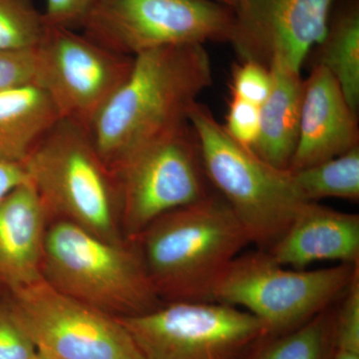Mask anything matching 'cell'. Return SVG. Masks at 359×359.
Wrapping results in <instances>:
<instances>
[{
	"mask_svg": "<svg viewBox=\"0 0 359 359\" xmlns=\"http://www.w3.org/2000/svg\"><path fill=\"white\" fill-rule=\"evenodd\" d=\"M212 81L204 44L160 47L135 56L128 76L87 130L114 170L137 150L188 123L198 97Z\"/></svg>",
	"mask_w": 359,
	"mask_h": 359,
	"instance_id": "6da1fadb",
	"label": "cell"
},
{
	"mask_svg": "<svg viewBox=\"0 0 359 359\" xmlns=\"http://www.w3.org/2000/svg\"><path fill=\"white\" fill-rule=\"evenodd\" d=\"M132 242L156 294L167 302H214L222 276L250 244L235 212L212 194L163 215Z\"/></svg>",
	"mask_w": 359,
	"mask_h": 359,
	"instance_id": "7a4b0ae2",
	"label": "cell"
},
{
	"mask_svg": "<svg viewBox=\"0 0 359 359\" xmlns=\"http://www.w3.org/2000/svg\"><path fill=\"white\" fill-rule=\"evenodd\" d=\"M23 166L49 217L70 222L110 243L127 242L120 222L117 179L84 125L60 118Z\"/></svg>",
	"mask_w": 359,
	"mask_h": 359,
	"instance_id": "3957f363",
	"label": "cell"
},
{
	"mask_svg": "<svg viewBox=\"0 0 359 359\" xmlns=\"http://www.w3.org/2000/svg\"><path fill=\"white\" fill-rule=\"evenodd\" d=\"M188 121L208 180L244 226L250 244L268 252L308 203L292 172L273 166L231 138L203 104H194Z\"/></svg>",
	"mask_w": 359,
	"mask_h": 359,
	"instance_id": "277c9868",
	"label": "cell"
},
{
	"mask_svg": "<svg viewBox=\"0 0 359 359\" xmlns=\"http://www.w3.org/2000/svg\"><path fill=\"white\" fill-rule=\"evenodd\" d=\"M41 271L53 289L114 318L163 304L135 245L108 242L65 219L47 228Z\"/></svg>",
	"mask_w": 359,
	"mask_h": 359,
	"instance_id": "5b68a950",
	"label": "cell"
},
{
	"mask_svg": "<svg viewBox=\"0 0 359 359\" xmlns=\"http://www.w3.org/2000/svg\"><path fill=\"white\" fill-rule=\"evenodd\" d=\"M359 264L295 269L280 266L266 250L238 255L214 292V302L256 316L268 337L287 334L332 306L351 285Z\"/></svg>",
	"mask_w": 359,
	"mask_h": 359,
	"instance_id": "8992f818",
	"label": "cell"
},
{
	"mask_svg": "<svg viewBox=\"0 0 359 359\" xmlns=\"http://www.w3.org/2000/svg\"><path fill=\"white\" fill-rule=\"evenodd\" d=\"M118 320L143 359H248L268 337L256 316L217 302H167Z\"/></svg>",
	"mask_w": 359,
	"mask_h": 359,
	"instance_id": "52a82bcc",
	"label": "cell"
},
{
	"mask_svg": "<svg viewBox=\"0 0 359 359\" xmlns=\"http://www.w3.org/2000/svg\"><path fill=\"white\" fill-rule=\"evenodd\" d=\"M113 172L127 241L163 215L210 195L199 144L189 122L139 149Z\"/></svg>",
	"mask_w": 359,
	"mask_h": 359,
	"instance_id": "ba28073f",
	"label": "cell"
},
{
	"mask_svg": "<svg viewBox=\"0 0 359 359\" xmlns=\"http://www.w3.org/2000/svg\"><path fill=\"white\" fill-rule=\"evenodd\" d=\"M233 9L212 0H97L83 34L101 46L135 57L181 44L229 41Z\"/></svg>",
	"mask_w": 359,
	"mask_h": 359,
	"instance_id": "9c48e42d",
	"label": "cell"
},
{
	"mask_svg": "<svg viewBox=\"0 0 359 359\" xmlns=\"http://www.w3.org/2000/svg\"><path fill=\"white\" fill-rule=\"evenodd\" d=\"M11 306L40 356L49 359H143L121 321L43 280L11 294Z\"/></svg>",
	"mask_w": 359,
	"mask_h": 359,
	"instance_id": "30bf717a",
	"label": "cell"
},
{
	"mask_svg": "<svg viewBox=\"0 0 359 359\" xmlns=\"http://www.w3.org/2000/svg\"><path fill=\"white\" fill-rule=\"evenodd\" d=\"M35 58V84L49 96L60 118L85 127L128 76L134 60L83 33L49 25Z\"/></svg>",
	"mask_w": 359,
	"mask_h": 359,
	"instance_id": "8fae6325",
	"label": "cell"
},
{
	"mask_svg": "<svg viewBox=\"0 0 359 359\" xmlns=\"http://www.w3.org/2000/svg\"><path fill=\"white\" fill-rule=\"evenodd\" d=\"M337 0H237L229 41L241 61L301 71Z\"/></svg>",
	"mask_w": 359,
	"mask_h": 359,
	"instance_id": "7c38bea8",
	"label": "cell"
},
{
	"mask_svg": "<svg viewBox=\"0 0 359 359\" xmlns=\"http://www.w3.org/2000/svg\"><path fill=\"white\" fill-rule=\"evenodd\" d=\"M359 146L358 112L325 68L314 65L304 80L299 141L290 172L337 157Z\"/></svg>",
	"mask_w": 359,
	"mask_h": 359,
	"instance_id": "4fadbf2b",
	"label": "cell"
},
{
	"mask_svg": "<svg viewBox=\"0 0 359 359\" xmlns=\"http://www.w3.org/2000/svg\"><path fill=\"white\" fill-rule=\"evenodd\" d=\"M48 212L29 181L0 201V285L9 294L41 282Z\"/></svg>",
	"mask_w": 359,
	"mask_h": 359,
	"instance_id": "5bb4252c",
	"label": "cell"
},
{
	"mask_svg": "<svg viewBox=\"0 0 359 359\" xmlns=\"http://www.w3.org/2000/svg\"><path fill=\"white\" fill-rule=\"evenodd\" d=\"M268 252L280 266L295 269L320 261L359 264V216L306 203Z\"/></svg>",
	"mask_w": 359,
	"mask_h": 359,
	"instance_id": "9a60e30c",
	"label": "cell"
},
{
	"mask_svg": "<svg viewBox=\"0 0 359 359\" xmlns=\"http://www.w3.org/2000/svg\"><path fill=\"white\" fill-rule=\"evenodd\" d=\"M269 70L273 88L259 107V131L252 150L273 166L289 170L299 141L304 79L301 71L283 65Z\"/></svg>",
	"mask_w": 359,
	"mask_h": 359,
	"instance_id": "2e32d148",
	"label": "cell"
},
{
	"mask_svg": "<svg viewBox=\"0 0 359 359\" xmlns=\"http://www.w3.org/2000/svg\"><path fill=\"white\" fill-rule=\"evenodd\" d=\"M60 116L39 85L0 93V162L22 164Z\"/></svg>",
	"mask_w": 359,
	"mask_h": 359,
	"instance_id": "e0dca14e",
	"label": "cell"
},
{
	"mask_svg": "<svg viewBox=\"0 0 359 359\" xmlns=\"http://www.w3.org/2000/svg\"><path fill=\"white\" fill-rule=\"evenodd\" d=\"M318 62L334 78L349 106H359V4L348 0L330 16L327 33L318 45Z\"/></svg>",
	"mask_w": 359,
	"mask_h": 359,
	"instance_id": "ac0fdd59",
	"label": "cell"
},
{
	"mask_svg": "<svg viewBox=\"0 0 359 359\" xmlns=\"http://www.w3.org/2000/svg\"><path fill=\"white\" fill-rule=\"evenodd\" d=\"M334 311L330 306L287 334L266 337L248 359H332Z\"/></svg>",
	"mask_w": 359,
	"mask_h": 359,
	"instance_id": "d6986e66",
	"label": "cell"
},
{
	"mask_svg": "<svg viewBox=\"0 0 359 359\" xmlns=\"http://www.w3.org/2000/svg\"><path fill=\"white\" fill-rule=\"evenodd\" d=\"M306 202L325 198L359 199V146L313 166L292 172Z\"/></svg>",
	"mask_w": 359,
	"mask_h": 359,
	"instance_id": "ffe728a7",
	"label": "cell"
},
{
	"mask_svg": "<svg viewBox=\"0 0 359 359\" xmlns=\"http://www.w3.org/2000/svg\"><path fill=\"white\" fill-rule=\"evenodd\" d=\"M46 28L32 0H0V50L35 49Z\"/></svg>",
	"mask_w": 359,
	"mask_h": 359,
	"instance_id": "44dd1931",
	"label": "cell"
},
{
	"mask_svg": "<svg viewBox=\"0 0 359 359\" xmlns=\"http://www.w3.org/2000/svg\"><path fill=\"white\" fill-rule=\"evenodd\" d=\"M0 359H40L9 299L0 302Z\"/></svg>",
	"mask_w": 359,
	"mask_h": 359,
	"instance_id": "7402d4cb",
	"label": "cell"
},
{
	"mask_svg": "<svg viewBox=\"0 0 359 359\" xmlns=\"http://www.w3.org/2000/svg\"><path fill=\"white\" fill-rule=\"evenodd\" d=\"M273 88V75L269 68L250 61L236 66L231 78L233 96L261 107Z\"/></svg>",
	"mask_w": 359,
	"mask_h": 359,
	"instance_id": "603a6c76",
	"label": "cell"
},
{
	"mask_svg": "<svg viewBox=\"0 0 359 359\" xmlns=\"http://www.w3.org/2000/svg\"><path fill=\"white\" fill-rule=\"evenodd\" d=\"M35 49L0 50V93L35 84Z\"/></svg>",
	"mask_w": 359,
	"mask_h": 359,
	"instance_id": "cb8c5ba5",
	"label": "cell"
},
{
	"mask_svg": "<svg viewBox=\"0 0 359 359\" xmlns=\"http://www.w3.org/2000/svg\"><path fill=\"white\" fill-rule=\"evenodd\" d=\"M259 106L233 96L224 128L233 140L252 149L259 135Z\"/></svg>",
	"mask_w": 359,
	"mask_h": 359,
	"instance_id": "d4e9b609",
	"label": "cell"
},
{
	"mask_svg": "<svg viewBox=\"0 0 359 359\" xmlns=\"http://www.w3.org/2000/svg\"><path fill=\"white\" fill-rule=\"evenodd\" d=\"M97 0H46L44 18L47 25L76 29Z\"/></svg>",
	"mask_w": 359,
	"mask_h": 359,
	"instance_id": "484cf974",
	"label": "cell"
},
{
	"mask_svg": "<svg viewBox=\"0 0 359 359\" xmlns=\"http://www.w3.org/2000/svg\"><path fill=\"white\" fill-rule=\"evenodd\" d=\"M29 181L22 164L0 162V201L16 187Z\"/></svg>",
	"mask_w": 359,
	"mask_h": 359,
	"instance_id": "4316f807",
	"label": "cell"
},
{
	"mask_svg": "<svg viewBox=\"0 0 359 359\" xmlns=\"http://www.w3.org/2000/svg\"><path fill=\"white\" fill-rule=\"evenodd\" d=\"M332 359H359V351L334 349Z\"/></svg>",
	"mask_w": 359,
	"mask_h": 359,
	"instance_id": "83f0119b",
	"label": "cell"
},
{
	"mask_svg": "<svg viewBox=\"0 0 359 359\" xmlns=\"http://www.w3.org/2000/svg\"><path fill=\"white\" fill-rule=\"evenodd\" d=\"M218 1L221 2V4H224V6L233 8V7L235 6L236 2H237V0H218Z\"/></svg>",
	"mask_w": 359,
	"mask_h": 359,
	"instance_id": "f1b7e54d",
	"label": "cell"
},
{
	"mask_svg": "<svg viewBox=\"0 0 359 359\" xmlns=\"http://www.w3.org/2000/svg\"><path fill=\"white\" fill-rule=\"evenodd\" d=\"M40 359H49V358H43V356H40Z\"/></svg>",
	"mask_w": 359,
	"mask_h": 359,
	"instance_id": "f546056e",
	"label": "cell"
}]
</instances>
